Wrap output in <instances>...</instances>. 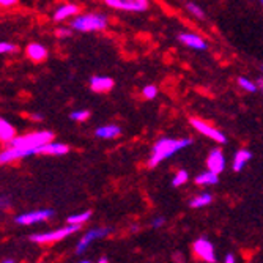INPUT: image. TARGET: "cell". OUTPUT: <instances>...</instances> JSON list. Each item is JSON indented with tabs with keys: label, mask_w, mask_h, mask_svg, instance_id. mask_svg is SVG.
<instances>
[{
	"label": "cell",
	"mask_w": 263,
	"mask_h": 263,
	"mask_svg": "<svg viewBox=\"0 0 263 263\" xmlns=\"http://www.w3.org/2000/svg\"><path fill=\"white\" fill-rule=\"evenodd\" d=\"M106 5L115 10L125 11H145L150 7L147 0H107Z\"/></svg>",
	"instance_id": "obj_6"
},
{
	"label": "cell",
	"mask_w": 263,
	"mask_h": 263,
	"mask_svg": "<svg viewBox=\"0 0 263 263\" xmlns=\"http://www.w3.org/2000/svg\"><path fill=\"white\" fill-rule=\"evenodd\" d=\"M71 27L79 32H95V30H104L107 27V17L104 14H82L73 19Z\"/></svg>",
	"instance_id": "obj_3"
},
{
	"label": "cell",
	"mask_w": 263,
	"mask_h": 263,
	"mask_svg": "<svg viewBox=\"0 0 263 263\" xmlns=\"http://www.w3.org/2000/svg\"><path fill=\"white\" fill-rule=\"evenodd\" d=\"M186 10H187L191 14H194L196 17H199V19H205V13L202 11V8H200L199 5L193 4V2H187V4H186Z\"/></svg>",
	"instance_id": "obj_23"
},
{
	"label": "cell",
	"mask_w": 263,
	"mask_h": 263,
	"mask_svg": "<svg viewBox=\"0 0 263 263\" xmlns=\"http://www.w3.org/2000/svg\"><path fill=\"white\" fill-rule=\"evenodd\" d=\"M27 55L33 62H43L47 57V51H46V47L40 43H30L27 46Z\"/></svg>",
	"instance_id": "obj_15"
},
{
	"label": "cell",
	"mask_w": 263,
	"mask_h": 263,
	"mask_svg": "<svg viewBox=\"0 0 263 263\" xmlns=\"http://www.w3.org/2000/svg\"><path fill=\"white\" fill-rule=\"evenodd\" d=\"M213 200L211 194H200V196H196L193 200L189 202V205L193 206V208H202V206H206L210 205Z\"/></svg>",
	"instance_id": "obj_21"
},
{
	"label": "cell",
	"mask_w": 263,
	"mask_h": 263,
	"mask_svg": "<svg viewBox=\"0 0 263 263\" xmlns=\"http://www.w3.org/2000/svg\"><path fill=\"white\" fill-rule=\"evenodd\" d=\"M30 118H32V120H35V122H41V120H43V115L33 114V115H30Z\"/></svg>",
	"instance_id": "obj_32"
},
{
	"label": "cell",
	"mask_w": 263,
	"mask_h": 263,
	"mask_svg": "<svg viewBox=\"0 0 263 263\" xmlns=\"http://www.w3.org/2000/svg\"><path fill=\"white\" fill-rule=\"evenodd\" d=\"M2 263H13V260H11V258H7V260H4Z\"/></svg>",
	"instance_id": "obj_37"
},
{
	"label": "cell",
	"mask_w": 263,
	"mask_h": 263,
	"mask_svg": "<svg viewBox=\"0 0 263 263\" xmlns=\"http://www.w3.org/2000/svg\"><path fill=\"white\" fill-rule=\"evenodd\" d=\"M90 87L93 91H98V93L109 91L114 87V81L110 78H104V76H93L90 79Z\"/></svg>",
	"instance_id": "obj_13"
},
{
	"label": "cell",
	"mask_w": 263,
	"mask_h": 263,
	"mask_svg": "<svg viewBox=\"0 0 263 263\" xmlns=\"http://www.w3.org/2000/svg\"><path fill=\"white\" fill-rule=\"evenodd\" d=\"M261 71H263V65H261Z\"/></svg>",
	"instance_id": "obj_40"
},
{
	"label": "cell",
	"mask_w": 263,
	"mask_h": 263,
	"mask_svg": "<svg viewBox=\"0 0 263 263\" xmlns=\"http://www.w3.org/2000/svg\"><path fill=\"white\" fill-rule=\"evenodd\" d=\"M17 47L14 44H10V43H2L0 44V52L2 54H7V52H16Z\"/></svg>",
	"instance_id": "obj_28"
},
{
	"label": "cell",
	"mask_w": 263,
	"mask_h": 263,
	"mask_svg": "<svg viewBox=\"0 0 263 263\" xmlns=\"http://www.w3.org/2000/svg\"><path fill=\"white\" fill-rule=\"evenodd\" d=\"M2 208H7V197L2 199Z\"/></svg>",
	"instance_id": "obj_34"
},
{
	"label": "cell",
	"mask_w": 263,
	"mask_h": 263,
	"mask_svg": "<svg viewBox=\"0 0 263 263\" xmlns=\"http://www.w3.org/2000/svg\"><path fill=\"white\" fill-rule=\"evenodd\" d=\"M189 122H191V125H193L199 133H202L203 136H206V137H210L213 140H216L219 143H226L227 142V137L221 131H218L216 128H213L211 125L205 123L203 120H200V118H191Z\"/></svg>",
	"instance_id": "obj_7"
},
{
	"label": "cell",
	"mask_w": 263,
	"mask_h": 263,
	"mask_svg": "<svg viewBox=\"0 0 263 263\" xmlns=\"http://www.w3.org/2000/svg\"><path fill=\"white\" fill-rule=\"evenodd\" d=\"M109 233H110V229H107V227H103V229H93V230L87 232L85 236H82V240L78 243L76 252H78V254H82V252L90 246L91 241L100 240V238H104V236H107Z\"/></svg>",
	"instance_id": "obj_10"
},
{
	"label": "cell",
	"mask_w": 263,
	"mask_h": 263,
	"mask_svg": "<svg viewBox=\"0 0 263 263\" xmlns=\"http://www.w3.org/2000/svg\"><path fill=\"white\" fill-rule=\"evenodd\" d=\"M81 229V226H66L63 229H57V230H52V232H46V233H36V235H32L30 240L33 243H40V245H47V243H55V241H60L63 238L69 236L71 233H74Z\"/></svg>",
	"instance_id": "obj_4"
},
{
	"label": "cell",
	"mask_w": 263,
	"mask_h": 263,
	"mask_svg": "<svg viewBox=\"0 0 263 263\" xmlns=\"http://www.w3.org/2000/svg\"><path fill=\"white\" fill-rule=\"evenodd\" d=\"M55 35L57 36H69L71 35V30L69 29H57L55 30Z\"/></svg>",
	"instance_id": "obj_29"
},
{
	"label": "cell",
	"mask_w": 263,
	"mask_h": 263,
	"mask_svg": "<svg viewBox=\"0 0 263 263\" xmlns=\"http://www.w3.org/2000/svg\"><path fill=\"white\" fill-rule=\"evenodd\" d=\"M98 263H107V258H106V257H103V258H101V260H100Z\"/></svg>",
	"instance_id": "obj_36"
},
{
	"label": "cell",
	"mask_w": 263,
	"mask_h": 263,
	"mask_svg": "<svg viewBox=\"0 0 263 263\" xmlns=\"http://www.w3.org/2000/svg\"><path fill=\"white\" fill-rule=\"evenodd\" d=\"M91 218V211H85V213H79V214H73L69 216L66 221L69 226H82L84 222H87Z\"/></svg>",
	"instance_id": "obj_20"
},
{
	"label": "cell",
	"mask_w": 263,
	"mask_h": 263,
	"mask_svg": "<svg viewBox=\"0 0 263 263\" xmlns=\"http://www.w3.org/2000/svg\"><path fill=\"white\" fill-rule=\"evenodd\" d=\"M251 158H252V153L249 150H240L235 155V159H233V171L235 172H241Z\"/></svg>",
	"instance_id": "obj_16"
},
{
	"label": "cell",
	"mask_w": 263,
	"mask_h": 263,
	"mask_svg": "<svg viewBox=\"0 0 263 263\" xmlns=\"http://www.w3.org/2000/svg\"><path fill=\"white\" fill-rule=\"evenodd\" d=\"M32 155H33L32 152H24V150H17V148H7L5 152H2V155H0V162L8 164V162L27 158V156H32Z\"/></svg>",
	"instance_id": "obj_12"
},
{
	"label": "cell",
	"mask_w": 263,
	"mask_h": 263,
	"mask_svg": "<svg viewBox=\"0 0 263 263\" xmlns=\"http://www.w3.org/2000/svg\"><path fill=\"white\" fill-rule=\"evenodd\" d=\"M14 4H16L14 0H2V5H4V7H8V5L11 7V5H14Z\"/></svg>",
	"instance_id": "obj_33"
},
{
	"label": "cell",
	"mask_w": 263,
	"mask_h": 263,
	"mask_svg": "<svg viewBox=\"0 0 263 263\" xmlns=\"http://www.w3.org/2000/svg\"><path fill=\"white\" fill-rule=\"evenodd\" d=\"M52 216H54L52 210H38V211H29V213L19 214V216H16L14 221H16V224H21V226H32L36 222L51 219Z\"/></svg>",
	"instance_id": "obj_5"
},
{
	"label": "cell",
	"mask_w": 263,
	"mask_h": 263,
	"mask_svg": "<svg viewBox=\"0 0 263 263\" xmlns=\"http://www.w3.org/2000/svg\"><path fill=\"white\" fill-rule=\"evenodd\" d=\"M54 134L51 131H36L26 136H19L14 140L10 142V148H17L24 152H32L33 155H38V150L47 143H51Z\"/></svg>",
	"instance_id": "obj_2"
},
{
	"label": "cell",
	"mask_w": 263,
	"mask_h": 263,
	"mask_svg": "<svg viewBox=\"0 0 263 263\" xmlns=\"http://www.w3.org/2000/svg\"><path fill=\"white\" fill-rule=\"evenodd\" d=\"M16 131H14V128L7 122V120H0V139H2L4 142H11V140H14L16 137Z\"/></svg>",
	"instance_id": "obj_19"
},
{
	"label": "cell",
	"mask_w": 263,
	"mask_h": 263,
	"mask_svg": "<svg viewBox=\"0 0 263 263\" xmlns=\"http://www.w3.org/2000/svg\"><path fill=\"white\" fill-rule=\"evenodd\" d=\"M258 85H260V87H261V90H263V79H260V81H258Z\"/></svg>",
	"instance_id": "obj_38"
},
{
	"label": "cell",
	"mask_w": 263,
	"mask_h": 263,
	"mask_svg": "<svg viewBox=\"0 0 263 263\" xmlns=\"http://www.w3.org/2000/svg\"><path fill=\"white\" fill-rule=\"evenodd\" d=\"M79 263H91L90 260H82V261H79Z\"/></svg>",
	"instance_id": "obj_39"
},
{
	"label": "cell",
	"mask_w": 263,
	"mask_h": 263,
	"mask_svg": "<svg viewBox=\"0 0 263 263\" xmlns=\"http://www.w3.org/2000/svg\"><path fill=\"white\" fill-rule=\"evenodd\" d=\"M164 222H165V219H164V218H156V219H153V224H152V226H153L155 229H158V227H161Z\"/></svg>",
	"instance_id": "obj_30"
},
{
	"label": "cell",
	"mask_w": 263,
	"mask_h": 263,
	"mask_svg": "<svg viewBox=\"0 0 263 263\" xmlns=\"http://www.w3.org/2000/svg\"><path fill=\"white\" fill-rule=\"evenodd\" d=\"M90 117V112L88 110H74L73 114L69 115L71 120H76V122H84Z\"/></svg>",
	"instance_id": "obj_25"
},
{
	"label": "cell",
	"mask_w": 263,
	"mask_h": 263,
	"mask_svg": "<svg viewBox=\"0 0 263 263\" xmlns=\"http://www.w3.org/2000/svg\"><path fill=\"white\" fill-rule=\"evenodd\" d=\"M238 84H240L245 90L251 91V93H254L257 90V85L254 82H251L249 79H246V78H240V79H238Z\"/></svg>",
	"instance_id": "obj_27"
},
{
	"label": "cell",
	"mask_w": 263,
	"mask_h": 263,
	"mask_svg": "<svg viewBox=\"0 0 263 263\" xmlns=\"http://www.w3.org/2000/svg\"><path fill=\"white\" fill-rule=\"evenodd\" d=\"M206 165H208V172L219 175L224 169H226V158L224 153L221 152V148H214L206 159Z\"/></svg>",
	"instance_id": "obj_9"
},
{
	"label": "cell",
	"mask_w": 263,
	"mask_h": 263,
	"mask_svg": "<svg viewBox=\"0 0 263 263\" xmlns=\"http://www.w3.org/2000/svg\"><path fill=\"white\" fill-rule=\"evenodd\" d=\"M193 145V139H171V137H162L159 139L152 150V156L148 161L150 167H156L158 164H161L164 159L174 156L175 153H178L180 150Z\"/></svg>",
	"instance_id": "obj_1"
},
{
	"label": "cell",
	"mask_w": 263,
	"mask_h": 263,
	"mask_svg": "<svg viewBox=\"0 0 263 263\" xmlns=\"http://www.w3.org/2000/svg\"><path fill=\"white\" fill-rule=\"evenodd\" d=\"M194 254L202 258L206 263H214L216 261V254H214V248L213 245L206 240V238H199V240L194 243Z\"/></svg>",
	"instance_id": "obj_8"
},
{
	"label": "cell",
	"mask_w": 263,
	"mask_h": 263,
	"mask_svg": "<svg viewBox=\"0 0 263 263\" xmlns=\"http://www.w3.org/2000/svg\"><path fill=\"white\" fill-rule=\"evenodd\" d=\"M68 152H69V147L65 145V143L51 142V143H47V145L41 147L38 150V155H55V156H60V155H66Z\"/></svg>",
	"instance_id": "obj_14"
},
{
	"label": "cell",
	"mask_w": 263,
	"mask_h": 263,
	"mask_svg": "<svg viewBox=\"0 0 263 263\" xmlns=\"http://www.w3.org/2000/svg\"><path fill=\"white\" fill-rule=\"evenodd\" d=\"M219 181L218 175H214L211 172H205V174H200L196 177V183L197 184H216Z\"/></svg>",
	"instance_id": "obj_22"
},
{
	"label": "cell",
	"mask_w": 263,
	"mask_h": 263,
	"mask_svg": "<svg viewBox=\"0 0 263 263\" xmlns=\"http://www.w3.org/2000/svg\"><path fill=\"white\" fill-rule=\"evenodd\" d=\"M78 13H79V7H78V5H73V4L62 5V7L55 11V14H54V21L62 22V21H65L66 17L73 16V14H78Z\"/></svg>",
	"instance_id": "obj_17"
},
{
	"label": "cell",
	"mask_w": 263,
	"mask_h": 263,
	"mask_svg": "<svg viewBox=\"0 0 263 263\" xmlns=\"http://www.w3.org/2000/svg\"><path fill=\"white\" fill-rule=\"evenodd\" d=\"M178 40L189 46V47H193V49H199V51H205L206 49V43L205 40H202L199 35H194V33H180L178 35Z\"/></svg>",
	"instance_id": "obj_11"
},
{
	"label": "cell",
	"mask_w": 263,
	"mask_h": 263,
	"mask_svg": "<svg viewBox=\"0 0 263 263\" xmlns=\"http://www.w3.org/2000/svg\"><path fill=\"white\" fill-rule=\"evenodd\" d=\"M137 230H139V227H137V226H133V227H131V232H137Z\"/></svg>",
	"instance_id": "obj_35"
},
{
	"label": "cell",
	"mask_w": 263,
	"mask_h": 263,
	"mask_svg": "<svg viewBox=\"0 0 263 263\" xmlns=\"http://www.w3.org/2000/svg\"><path fill=\"white\" fill-rule=\"evenodd\" d=\"M187 177L189 175H187L186 171H178V174L172 180V186H181V184H184L187 181Z\"/></svg>",
	"instance_id": "obj_24"
},
{
	"label": "cell",
	"mask_w": 263,
	"mask_h": 263,
	"mask_svg": "<svg viewBox=\"0 0 263 263\" xmlns=\"http://www.w3.org/2000/svg\"><path fill=\"white\" fill-rule=\"evenodd\" d=\"M261 5H263V2H261Z\"/></svg>",
	"instance_id": "obj_41"
},
{
	"label": "cell",
	"mask_w": 263,
	"mask_h": 263,
	"mask_svg": "<svg viewBox=\"0 0 263 263\" xmlns=\"http://www.w3.org/2000/svg\"><path fill=\"white\" fill-rule=\"evenodd\" d=\"M224 263H236V261H235L233 254H227V255H226V261H224Z\"/></svg>",
	"instance_id": "obj_31"
},
{
	"label": "cell",
	"mask_w": 263,
	"mask_h": 263,
	"mask_svg": "<svg viewBox=\"0 0 263 263\" xmlns=\"http://www.w3.org/2000/svg\"><path fill=\"white\" fill-rule=\"evenodd\" d=\"M95 134H97V137H100V139H115L122 134V129L115 125H107V126L98 128L95 131Z\"/></svg>",
	"instance_id": "obj_18"
},
{
	"label": "cell",
	"mask_w": 263,
	"mask_h": 263,
	"mask_svg": "<svg viewBox=\"0 0 263 263\" xmlns=\"http://www.w3.org/2000/svg\"><path fill=\"white\" fill-rule=\"evenodd\" d=\"M142 95H143V98L153 100V98H156V95H158V88L155 85H147L145 88L142 90Z\"/></svg>",
	"instance_id": "obj_26"
}]
</instances>
